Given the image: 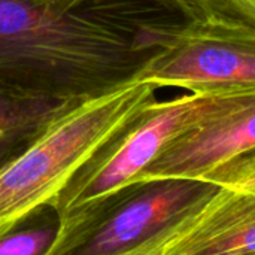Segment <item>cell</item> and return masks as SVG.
Returning <instances> with one entry per match:
<instances>
[{
	"instance_id": "cell-1",
	"label": "cell",
	"mask_w": 255,
	"mask_h": 255,
	"mask_svg": "<svg viewBox=\"0 0 255 255\" xmlns=\"http://www.w3.org/2000/svg\"><path fill=\"white\" fill-rule=\"evenodd\" d=\"M194 21L181 0H0V87L70 102L142 81Z\"/></svg>"
},
{
	"instance_id": "cell-10",
	"label": "cell",
	"mask_w": 255,
	"mask_h": 255,
	"mask_svg": "<svg viewBox=\"0 0 255 255\" xmlns=\"http://www.w3.org/2000/svg\"><path fill=\"white\" fill-rule=\"evenodd\" d=\"M200 22H215L255 31V0H181Z\"/></svg>"
},
{
	"instance_id": "cell-9",
	"label": "cell",
	"mask_w": 255,
	"mask_h": 255,
	"mask_svg": "<svg viewBox=\"0 0 255 255\" xmlns=\"http://www.w3.org/2000/svg\"><path fill=\"white\" fill-rule=\"evenodd\" d=\"M60 232V215L46 205L0 235V255H51Z\"/></svg>"
},
{
	"instance_id": "cell-5",
	"label": "cell",
	"mask_w": 255,
	"mask_h": 255,
	"mask_svg": "<svg viewBox=\"0 0 255 255\" xmlns=\"http://www.w3.org/2000/svg\"><path fill=\"white\" fill-rule=\"evenodd\" d=\"M142 81L199 94L255 91V31L194 19Z\"/></svg>"
},
{
	"instance_id": "cell-7",
	"label": "cell",
	"mask_w": 255,
	"mask_h": 255,
	"mask_svg": "<svg viewBox=\"0 0 255 255\" xmlns=\"http://www.w3.org/2000/svg\"><path fill=\"white\" fill-rule=\"evenodd\" d=\"M255 254V194L220 187L154 255Z\"/></svg>"
},
{
	"instance_id": "cell-8",
	"label": "cell",
	"mask_w": 255,
	"mask_h": 255,
	"mask_svg": "<svg viewBox=\"0 0 255 255\" xmlns=\"http://www.w3.org/2000/svg\"><path fill=\"white\" fill-rule=\"evenodd\" d=\"M31 97L0 87V170L21 155L73 103Z\"/></svg>"
},
{
	"instance_id": "cell-2",
	"label": "cell",
	"mask_w": 255,
	"mask_h": 255,
	"mask_svg": "<svg viewBox=\"0 0 255 255\" xmlns=\"http://www.w3.org/2000/svg\"><path fill=\"white\" fill-rule=\"evenodd\" d=\"M160 87L139 81L73 103L13 161L0 170V235L55 203L84 161Z\"/></svg>"
},
{
	"instance_id": "cell-11",
	"label": "cell",
	"mask_w": 255,
	"mask_h": 255,
	"mask_svg": "<svg viewBox=\"0 0 255 255\" xmlns=\"http://www.w3.org/2000/svg\"><path fill=\"white\" fill-rule=\"evenodd\" d=\"M202 179L255 194V146L215 166Z\"/></svg>"
},
{
	"instance_id": "cell-4",
	"label": "cell",
	"mask_w": 255,
	"mask_h": 255,
	"mask_svg": "<svg viewBox=\"0 0 255 255\" xmlns=\"http://www.w3.org/2000/svg\"><path fill=\"white\" fill-rule=\"evenodd\" d=\"M218 190L199 178L133 181L61 239L51 255H154Z\"/></svg>"
},
{
	"instance_id": "cell-6",
	"label": "cell",
	"mask_w": 255,
	"mask_h": 255,
	"mask_svg": "<svg viewBox=\"0 0 255 255\" xmlns=\"http://www.w3.org/2000/svg\"><path fill=\"white\" fill-rule=\"evenodd\" d=\"M255 146V91L236 94L227 105L172 139L134 181L199 178Z\"/></svg>"
},
{
	"instance_id": "cell-3",
	"label": "cell",
	"mask_w": 255,
	"mask_h": 255,
	"mask_svg": "<svg viewBox=\"0 0 255 255\" xmlns=\"http://www.w3.org/2000/svg\"><path fill=\"white\" fill-rule=\"evenodd\" d=\"M236 94L191 93L166 102L154 97L137 108L58 193L54 203L61 220L57 244L103 202L133 182L172 139L227 105Z\"/></svg>"
}]
</instances>
